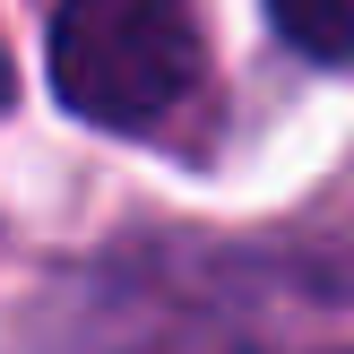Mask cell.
Returning <instances> with one entry per match:
<instances>
[{"instance_id":"2","label":"cell","mask_w":354,"mask_h":354,"mask_svg":"<svg viewBox=\"0 0 354 354\" xmlns=\"http://www.w3.org/2000/svg\"><path fill=\"white\" fill-rule=\"evenodd\" d=\"M268 17L303 61H320V69L354 61V0H268Z\"/></svg>"},{"instance_id":"1","label":"cell","mask_w":354,"mask_h":354,"mask_svg":"<svg viewBox=\"0 0 354 354\" xmlns=\"http://www.w3.org/2000/svg\"><path fill=\"white\" fill-rule=\"evenodd\" d=\"M52 95L95 130H156L199 86L190 0H61L44 35Z\"/></svg>"},{"instance_id":"3","label":"cell","mask_w":354,"mask_h":354,"mask_svg":"<svg viewBox=\"0 0 354 354\" xmlns=\"http://www.w3.org/2000/svg\"><path fill=\"white\" fill-rule=\"evenodd\" d=\"M0 104H9V52H0Z\"/></svg>"}]
</instances>
